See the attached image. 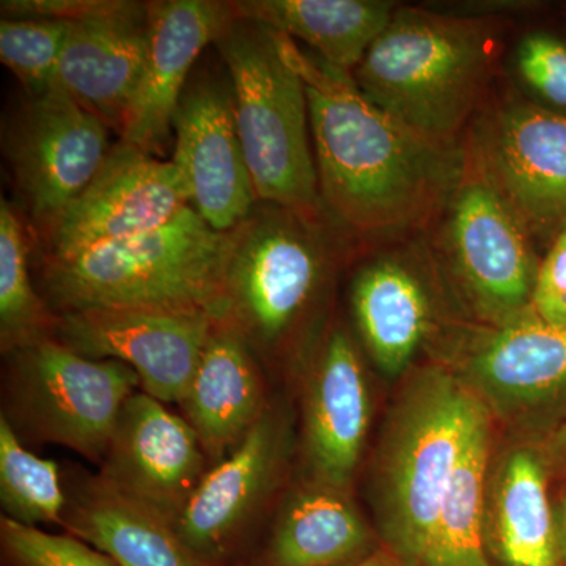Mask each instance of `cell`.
Wrapping results in <instances>:
<instances>
[{
  "instance_id": "obj_33",
  "label": "cell",
  "mask_w": 566,
  "mask_h": 566,
  "mask_svg": "<svg viewBox=\"0 0 566 566\" xmlns=\"http://www.w3.org/2000/svg\"><path fill=\"white\" fill-rule=\"evenodd\" d=\"M531 307L546 322L566 326V230L539 263Z\"/></svg>"
},
{
  "instance_id": "obj_10",
  "label": "cell",
  "mask_w": 566,
  "mask_h": 566,
  "mask_svg": "<svg viewBox=\"0 0 566 566\" xmlns=\"http://www.w3.org/2000/svg\"><path fill=\"white\" fill-rule=\"evenodd\" d=\"M216 322L202 312L99 308L57 315L54 337L91 359L129 365L145 394L180 405Z\"/></svg>"
},
{
  "instance_id": "obj_22",
  "label": "cell",
  "mask_w": 566,
  "mask_h": 566,
  "mask_svg": "<svg viewBox=\"0 0 566 566\" xmlns=\"http://www.w3.org/2000/svg\"><path fill=\"white\" fill-rule=\"evenodd\" d=\"M63 527L118 566H207L169 521L98 475L84 480L69 499Z\"/></svg>"
},
{
  "instance_id": "obj_1",
  "label": "cell",
  "mask_w": 566,
  "mask_h": 566,
  "mask_svg": "<svg viewBox=\"0 0 566 566\" xmlns=\"http://www.w3.org/2000/svg\"><path fill=\"white\" fill-rule=\"evenodd\" d=\"M273 33L303 77L327 218L359 237L394 241L427 232L463 170L461 142L409 128L364 95L352 73Z\"/></svg>"
},
{
  "instance_id": "obj_13",
  "label": "cell",
  "mask_w": 566,
  "mask_h": 566,
  "mask_svg": "<svg viewBox=\"0 0 566 566\" xmlns=\"http://www.w3.org/2000/svg\"><path fill=\"white\" fill-rule=\"evenodd\" d=\"M207 463L188 420L136 390L122 408L98 476L175 527L207 474Z\"/></svg>"
},
{
  "instance_id": "obj_27",
  "label": "cell",
  "mask_w": 566,
  "mask_h": 566,
  "mask_svg": "<svg viewBox=\"0 0 566 566\" xmlns=\"http://www.w3.org/2000/svg\"><path fill=\"white\" fill-rule=\"evenodd\" d=\"M57 315L33 286L24 227L0 200V342L3 353L54 335Z\"/></svg>"
},
{
  "instance_id": "obj_3",
  "label": "cell",
  "mask_w": 566,
  "mask_h": 566,
  "mask_svg": "<svg viewBox=\"0 0 566 566\" xmlns=\"http://www.w3.org/2000/svg\"><path fill=\"white\" fill-rule=\"evenodd\" d=\"M232 232L212 229L192 207L151 232L48 259L43 300L55 315L99 308H166L223 319Z\"/></svg>"
},
{
  "instance_id": "obj_19",
  "label": "cell",
  "mask_w": 566,
  "mask_h": 566,
  "mask_svg": "<svg viewBox=\"0 0 566 566\" xmlns=\"http://www.w3.org/2000/svg\"><path fill=\"white\" fill-rule=\"evenodd\" d=\"M370 420V397L353 338L334 327L316 356L305 403V452L314 482L346 491Z\"/></svg>"
},
{
  "instance_id": "obj_26",
  "label": "cell",
  "mask_w": 566,
  "mask_h": 566,
  "mask_svg": "<svg viewBox=\"0 0 566 566\" xmlns=\"http://www.w3.org/2000/svg\"><path fill=\"white\" fill-rule=\"evenodd\" d=\"M490 420L474 439L442 495L422 566H491L485 549V479Z\"/></svg>"
},
{
  "instance_id": "obj_11",
  "label": "cell",
  "mask_w": 566,
  "mask_h": 566,
  "mask_svg": "<svg viewBox=\"0 0 566 566\" xmlns=\"http://www.w3.org/2000/svg\"><path fill=\"white\" fill-rule=\"evenodd\" d=\"M188 207L191 193L172 161L120 140L91 185L48 229V259L151 232Z\"/></svg>"
},
{
  "instance_id": "obj_31",
  "label": "cell",
  "mask_w": 566,
  "mask_h": 566,
  "mask_svg": "<svg viewBox=\"0 0 566 566\" xmlns=\"http://www.w3.org/2000/svg\"><path fill=\"white\" fill-rule=\"evenodd\" d=\"M515 70L521 82L553 111L566 115V43L549 33H528L517 43Z\"/></svg>"
},
{
  "instance_id": "obj_8",
  "label": "cell",
  "mask_w": 566,
  "mask_h": 566,
  "mask_svg": "<svg viewBox=\"0 0 566 566\" xmlns=\"http://www.w3.org/2000/svg\"><path fill=\"white\" fill-rule=\"evenodd\" d=\"M424 234L442 273L490 326L531 307L539 268L534 240L464 156L457 185Z\"/></svg>"
},
{
  "instance_id": "obj_28",
  "label": "cell",
  "mask_w": 566,
  "mask_h": 566,
  "mask_svg": "<svg viewBox=\"0 0 566 566\" xmlns=\"http://www.w3.org/2000/svg\"><path fill=\"white\" fill-rule=\"evenodd\" d=\"M0 504L3 516L28 527L61 524L65 515L57 464L22 446L6 417H0Z\"/></svg>"
},
{
  "instance_id": "obj_17",
  "label": "cell",
  "mask_w": 566,
  "mask_h": 566,
  "mask_svg": "<svg viewBox=\"0 0 566 566\" xmlns=\"http://www.w3.org/2000/svg\"><path fill=\"white\" fill-rule=\"evenodd\" d=\"M232 18L229 2H148L147 57L123 120L122 142L153 156L164 150L193 63Z\"/></svg>"
},
{
  "instance_id": "obj_18",
  "label": "cell",
  "mask_w": 566,
  "mask_h": 566,
  "mask_svg": "<svg viewBox=\"0 0 566 566\" xmlns=\"http://www.w3.org/2000/svg\"><path fill=\"white\" fill-rule=\"evenodd\" d=\"M468 385L510 415L534 412L566 398V326L546 322L532 307L469 337Z\"/></svg>"
},
{
  "instance_id": "obj_15",
  "label": "cell",
  "mask_w": 566,
  "mask_h": 566,
  "mask_svg": "<svg viewBox=\"0 0 566 566\" xmlns=\"http://www.w3.org/2000/svg\"><path fill=\"white\" fill-rule=\"evenodd\" d=\"M172 163L191 207L218 232L230 233L259 203L234 118L230 84L189 82L174 120Z\"/></svg>"
},
{
  "instance_id": "obj_30",
  "label": "cell",
  "mask_w": 566,
  "mask_h": 566,
  "mask_svg": "<svg viewBox=\"0 0 566 566\" xmlns=\"http://www.w3.org/2000/svg\"><path fill=\"white\" fill-rule=\"evenodd\" d=\"M2 566H118L73 535H54L39 527L0 520Z\"/></svg>"
},
{
  "instance_id": "obj_6",
  "label": "cell",
  "mask_w": 566,
  "mask_h": 566,
  "mask_svg": "<svg viewBox=\"0 0 566 566\" xmlns=\"http://www.w3.org/2000/svg\"><path fill=\"white\" fill-rule=\"evenodd\" d=\"M323 221L259 202L233 230L223 319L252 349L273 352L283 344L322 292L335 255Z\"/></svg>"
},
{
  "instance_id": "obj_25",
  "label": "cell",
  "mask_w": 566,
  "mask_h": 566,
  "mask_svg": "<svg viewBox=\"0 0 566 566\" xmlns=\"http://www.w3.org/2000/svg\"><path fill=\"white\" fill-rule=\"evenodd\" d=\"M491 532L504 566H560L556 521L542 461L531 450L505 457L495 475Z\"/></svg>"
},
{
  "instance_id": "obj_20",
  "label": "cell",
  "mask_w": 566,
  "mask_h": 566,
  "mask_svg": "<svg viewBox=\"0 0 566 566\" xmlns=\"http://www.w3.org/2000/svg\"><path fill=\"white\" fill-rule=\"evenodd\" d=\"M208 460L221 461L262 417L264 387L252 346L237 327L218 319L180 401Z\"/></svg>"
},
{
  "instance_id": "obj_23",
  "label": "cell",
  "mask_w": 566,
  "mask_h": 566,
  "mask_svg": "<svg viewBox=\"0 0 566 566\" xmlns=\"http://www.w3.org/2000/svg\"><path fill=\"white\" fill-rule=\"evenodd\" d=\"M229 6L234 18L303 41L322 61L348 73L398 9L385 0H238Z\"/></svg>"
},
{
  "instance_id": "obj_12",
  "label": "cell",
  "mask_w": 566,
  "mask_h": 566,
  "mask_svg": "<svg viewBox=\"0 0 566 566\" xmlns=\"http://www.w3.org/2000/svg\"><path fill=\"white\" fill-rule=\"evenodd\" d=\"M7 151L29 211L50 229L106 161L107 125L51 87L25 104Z\"/></svg>"
},
{
  "instance_id": "obj_2",
  "label": "cell",
  "mask_w": 566,
  "mask_h": 566,
  "mask_svg": "<svg viewBox=\"0 0 566 566\" xmlns=\"http://www.w3.org/2000/svg\"><path fill=\"white\" fill-rule=\"evenodd\" d=\"M501 39L485 14L398 7L353 80L409 128L458 144L488 102Z\"/></svg>"
},
{
  "instance_id": "obj_14",
  "label": "cell",
  "mask_w": 566,
  "mask_h": 566,
  "mask_svg": "<svg viewBox=\"0 0 566 566\" xmlns=\"http://www.w3.org/2000/svg\"><path fill=\"white\" fill-rule=\"evenodd\" d=\"M441 273L427 234L394 240L354 274L352 308L365 348L386 375H400L438 326L433 279Z\"/></svg>"
},
{
  "instance_id": "obj_7",
  "label": "cell",
  "mask_w": 566,
  "mask_h": 566,
  "mask_svg": "<svg viewBox=\"0 0 566 566\" xmlns=\"http://www.w3.org/2000/svg\"><path fill=\"white\" fill-rule=\"evenodd\" d=\"M9 356L7 401L17 434L51 442L102 464L126 400L140 378L120 360L91 359L54 335Z\"/></svg>"
},
{
  "instance_id": "obj_4",
  "label": "cell",
  "mask_w": 566,
  "mask_h": 566,
  "mask_svg": "<svg viewBox=\"0 0 566 566\" xmlns=\"http://www.w3.org/2000/svg\"><path fill=\"white\" fill-rule=\"evenodd\" d=\"M461 376L441 367L416 376L395 408L376 465V506L405 566H422L439 505L486 406Z\"/></svg>"
},
{
  "instance_id": "obj_5",
  "label": "cell",
  "mask_w": 566,
  "mask_h": 566,
  "mask_svg": "<svg viewBox=\"0 0 566 566\" xmlns=\"http://www.w3.org/2000/svg\"><path fill=\"white\" fill-rule=\"evenodd\" d=\"M212 44L229 73L238 134L259 202L327 218L303 77L283 57L273 31L233 17Z\"/></svg>"
},
{
  "instance_id": "obj_9",
  "label": "cell",
  "mask_w": 566,
  "mask_h": 566,
  "mask_svg": "<svg viewBox=\"0 0 566 566\" xmlns=\"http://www.w3.org/2000/svg\"><path fill=\"white\" fill-rule=\"evenodd\" d=\"M482 175L532 240L566 230V115L515 93L491 98L461 137Z\"/></svg>"
},
{
  "instance_id": "obj_35",
  "label": "cell",
  "mask_w": 566,
  "mask_h": 566,
  "mask_svg": "<svg viewBox=\"0 0 566 566\" xmlns=\"http://www.w3.org/2000/svg\"><path fill=\"white\" fill-rule=\"evenodd\" d=\"M551 449L566 463V423L562 424L551 438Z\"/></svg>"
},
{
  "instance_id": "obj_21",
  "label": "cell",
  "mask_w": 566,
  "mask_h": 566,
  "mask_svg": "<svg viewBox=\"0 0 566 566\" xmlns=\"http://www.w3.org/2000/svg\"><path fill=\"white\" fill-rule=\"evenodd\" d=\"M147 13L71 22L54 85L107 128L120 132L148 46Z\"/></svg>"
},
{
  "instance_id": "obj_32",
  "label": "cell",
  "mask_w": 566,
  "mask_h": 566,
  "mask_svg": "<svg viewBox=\"0 0 566 566\" xmlns=\"http://www.w3.org/2000/svg\"><path fill=\"white\" fill-rule=\"evenodd\" d=\"M2 13L10 18H46L65 22L140 17L147 2L128 0H2Z\"/></svg>"
},
{
  "instance_id": "obj_36",
  "label": "cell",
  "mask_w": 566,
  "mask_h": 566,
  "mask_svg": "<svg viewBox=\"0 0 566 566\" xmlns=\"http://www.w3.org/2000/svg\"><path fill=\"white\" fill-rule=\"evenodd\" d=\"M352 566H405L401 562H395L392 558L385 556H370L365 558V560L359 562V564Z\"/></svg>"
},
{
  "instance_id": "obj_24",
  "label": "cell",
  "mask_w": 566,
  "mask_h": 566,
  "mask_svg": "<svg viewBox=\"0 0 566 566\" xmlns=\"http://www.w3.org/2000/svg\"><path fill=\"white\" fill-rule=\"evenodd\" d=\"M370 547V528L346 491L314 482L283 506L256 566H352Z\"/></svg>"
},
{
  "instance_id": "obj_16",
  "label": "cell",
  "mask_w": 566,
  "mask_h": 566,
  "mask_svg": "<svg viewBox=\"0 0 566 566\" xmlns=\"http://www.w3.org/2000/svg\"><path fill=\"white\" fill-rule=\"evenodd\" d=\"M286 452L281 417L264 409L232 452L211 465L175 531L207 566L221 564L273 493Z\"/></svg>"
},
{
  "instance_id": "obj_34",
  "label": "cell",
  "mask_w": 566,
  "mask_h": 566,
  "mask_svg": "<svg viewBox=\"0 0 566 566\" xmlns=\"http://www.w3.org/2000/svg\"><path fill=\"white\" fill-rule=\"evenodd\" d=\"M554 521H556L558 560L560 566H566V490L554 509Z\"/></svg>"
},
{
  "instance_id": "obj_29",
  "label": "cell",
  "mask_w": 566,
  "mask_h": 566,
  "mask_svg": "<svg viewBox=\"0 0 566 566\" xmlns=\"http://www.w3.org/2000/svg\"><path fill=\"white\" fill-rule=\"evenodd\" d=\"M71 22L46 18H10L0 21V61L32 96L54 85Z\"/></svg>"
}]
</instances>
